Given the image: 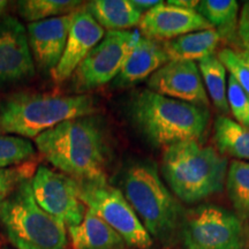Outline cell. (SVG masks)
Instances as JSON below:
<instances>
[{
  "instance_id": "obj_6",
  "label": "cell",
  "mask_w": 249,
  "mask_h": 249,
  "mask_svg": "<svg viewBox=\"0 0 249 249\" xmlns=\"http://www.w3.org/2000/svg\"><path fill=\"white\" fill-rule=\"evenodd\" d=\"M0 223L17 249H67V227L39 207L31 179L0 203Z\"/></svg>"
},
{
  "instance_id": "obj_10",
  "label": "cell",
  "mask_w": 249,
  "mask_h": 249,
  "mask_svg": "<svg viewBox=\"0 0 249 249\" xmlns=\"http://www.w3.org/2000/svg\"><path fill=\"white\" fill-rule=\"evenodd\" d=\"M31 188L39 207L67 229L82 223L87 208L79 197L76 180L40 165L31 179Z\"/></svg>"
},
{
  "instance_id": "obj_5",
  "label": "cell",
  "mask_w": 249,
  "mask_h": 249,
  "mask_svg": "<svg viewBox=\"0 0 249 249\" xmlns=\"http://www.w3.org/2000/svg\"><path fill=\"white\" fill-rule=\"evenodd\" d=\"M123 194L151 238L166 245L179 234L185 213L154 164L130 165L123 177Z\"/></svg>"
},
{
  "instance_id": "obj_8",
  "label": "cell",
  "mask_w": 249,
  "mask_h": 249,
  "mask_svg": "<svg viewBox=\"0 0 249 249\" xmlns=\"http://www.w3.org/2000/svg\"><path fill=\"white\" fill-rule=\"evenodd\" d=\"M185 249H244L240 217L219 205L203 204L183 213L179 232Z\"/></svg>"
},
{
  "instance_id": "obj_20",
  "label": "cell",
  "mask_w": 249,
  "mask_h": 249,
  "mask_svg": "<svg viewBox=\"0 0 249 249\" xmlns=\"http://www.w3.org/2000/svg\"><path fill=\"white\" fill-rule=\"evenodd\" d=\"M213 129L214 142L222 155H229L238 160H249V127L220 116L214 120Z\"/></svg>"
},
{
  "instance_id": "obj_21",
  "label": "cell",
  "mask_w": 249,
  "mask_h": 249,
  "mask_svg": "<svg viewBox=\"0 0 249 249\" xmlns=\"http://www.w3.org/2000/svg\"><path fill=\"white\" fill-rule=\"evenodd\" d=\"M197 66L211 102L213 103L218 111L227 114L230 112V107L227 103V77L225 66L214 54L201 59Z\"/></svg>"
},
{
  "instance_id": "obj_36",
  "label": "cell",
  "mask_w": 249,
  "mask_h": 249,
  "mask_svg": "<svg viewBox=\"0 0 249 249\" xmlns=\"http://www.w3.org/2000/svg\"><path fill=\"white\" fill-rule=\"evenodd\" d=\"M133 249H136V248H133Z\"/></svg>"
},
{
  "instance_id": "obj_1",
  "label": "cell",
  "mask_w": 249,
  "mask_h": 249,
  "mask_svg": "<svg viewBox=\"0 0 249 249\" xmlns=\"http://www.w3.org/2000/svg\"><path fill=\"white\" fill-rule=\"evenodd\" d=\"M35 143L49 163L76 181H107L111 149L101 117L66 120L37 136Z\"/></svg>"
},
{
  "instance_id": "obj_4",
  "label": "cell",
  "mask_w": 249,
  "mask_h": 249,
  "mask_svg": "<svg viewBox=\"0 0 249 249\" xmlns=\"http://www.w3.org/2000/svg\"><path fill=\"white\" fill-rule=\"evenodd\" d=\"M161 173L179 200L197 203L222 192L227 160L213 147L197 141H183L165 148Z\"/></svg>"
},
{
  "instance_id": "obj_33",
  "label": "cell",
  "mask_w": 249,
  "mask_h": 249,
  "mask_svg": "<svg viewBox=\"0 0 249 249\" xmlns=\"http://www.w3.org/2000/svg\"><path fill=\"white\" fill-rule=\"evenodd\" d=\"M239 55H240V58L244 60L246 64L249 66V51L248 50H245V51H241V52H238Z\"/></svg>"
},
{
  "instance_id": "obj_26",
  "label": "cell",
  "mask_w": 249,
  "mask_h": 249,
  "mask_svg": "<svg viewBox=\"0 0 249 249\" xmlns=\"http://www.w3.org/2000/svg\"><path fill=\"white\" fill-rule=\"evenodd\" d=\"M36 173V163L28 160L17 166L0 169V203L8 198L26 180L33 179Z\"/></svg>"
},
{
  "instance_id": "obj_27",
  "label": "cell",
  "mask_w": 249,
  "mask_h": 249,
  "mask_svg": "<svg viewBox=\"0 0 249 249\" xmlns=\"http://www.w3.org/2000/svg\"><path fill=\"white\" fill-rule=\"evenodd\" d=\"M227 103L236 123L249 127V97L232 75L227 77Z\"/></svg>"
},
{
  "instance_id": "obj_7",
  "label": "cell",
  "mask_w": 249,
  "mask_h": 249,
  "mask_svg": "<svg viewBox=\"0 0 249 249\" xmlns=\"http://www.w3.org/2000/svg\"><path fill=\"white\" fill-rule=\"evenodd\" d=\"M79 197L86 208L97 214L119 234L124 244L136 249L150 248L154 240L123 192L107 181H77Z\"/></svg>"
},
{
  "instance_id": "obj_34",
  "label": "cell",
  "mask_w": 249,
  "mask_h": 249,
  "mask_svg": "<svg viewBox=\"0 0 249 249\" xmlns=\"http://www.w3.org/2000/svg\"><path fill=\"white\" fill-rule=\"evenodd\" d=\"M246 48H247V49H246V50H248V51H249V45H247V46H246Z\"/></svg>"
},
{
  "instance_id": "obj_3",
  "label": "cell",
  "mask_w": 249,
  "mask_h": 249,
  "mask_svg": "<svg viewBox=\"0 0 249 249\" xmlns=\"http://www.w3.org/2000/svg\"><path fill=\"white\" fill-rule=\"evenodd\" d=\"M95 112V101L86 93L15 92L0 101V134L36 139L64 121Z\"/></svg>"
},
{
  "instance_id": "obj_29",
  "label": "cell",
  "mask_w": 249,
  "mask_h": 249,
  "mask_svg": "<svg viewBox=\"0 0 249 249\" xmlns=\"http://www.w3.org/2000/svg\"><path fill=\"white\" fill-rule=\"evenodd\" d=\"M238 35L242 43L247 46L249 45V1H246L242 6L240 17L238 18Z\"/></svg>"
},
{
  "instance_id": "obj_28",
  "label": "cell",
  "mask_w": 249,
  "mask_h": 249,
  "mask_svg": "<svg viewBox=\"0 0 249 249\" xmlns=\"http://www.w3.org/2000/svg\"><path fill=\"white\" fill-rule=\"evenodd\" d=\"M218 59L222 61L225 66L226 71H230V75H232L236 80V82L240 85L245 92L249 97V66L242 60L238 52L232 49H223L218 52Z\"/></svg>"
},
{
  "instance_id": "obj_17",
  "label": "cell",
  "mask_w": 249,
  "mask_h": 249,
  "mask_svg": "<svg viewBox=\"0 0 249 249\" xmlns=\"http://www.w3.org/2000/svg\"><path fill=\"white\" fill-rule=\"evenodd\" d=\"M67 230L74 249H124L126 246L113 229L88 209L80 225Z\"/></svg>"
},
{
  "instance_id": "obj_13",
  "label": "cell",
  "mask_w": 249,
  "mask_h": 249,
  "mask_svg": "<svg viewBox=\"0 0 249 249\" xmlns=\"http://www.w3.org/2000/svg\"><path fill=\"white\" fill-rule=\"evenodd\" d=\"M140 34L156 42H167L194 31L213 29V26L195 9L161 2L142 15Z\"/></svg>"
},
{
  "instance_id": "obj_9",
  "label": "cell",
  "mask_w": 249,
  "mask_h": 249,
  "mask_svg": "<svg viewBox=\"0 0 249 249\" xmlns=\"http://www.w3.org/2000/svg\"><path fill=\"white\" fill-rule=\"evenodd\" d=\"M140 37L138 30L107 31L71 76L74 91L82 95L116 79Z\"/></svg>"
},
{
  "instance_id": "obj_15",
  "label": "cell",
  "mask_w": 249,
  "mask_h": 249,
  "mask_svg": "<svg viewBox=\"0 0 249 249\" xmlns=\"http://www.w3.org/2000/svg\"><path fill=\"white\" fill-rule=\"evenodd\" d=\"M75 12L28 24V43L35 66L39 70L52 71L60 61Z\"/></svg>"
},
{
  "instance_id": "obj_18",
  "label": "cell",
  "mask_w": 249,
  "mask_h": 249,
  "mask_svg": "<svg viewBox=\"0 0 249 249\" xmlns=\"http://www.w3.org/2000/svg\"><path fill=\"white\" fill-rule=\"evenodd\" d=\"M220 38L216 29H208L187 34L163 43L169 60L194 61L213 54Z\"/></svg>"
},
{
  "instance_id": "obj_24",
  "label": "cell",
  "mask_w": 249,
  "mask_h": 249,
  "mask_svg": "<svg viewBox=\"0 0 249 249\" xmlns=\"http://www.w3.org/2000/svg\"><path fill=\"white\" fill-rule=\"evenodd\" d=\"M230 201L239 217H249V163L233 160L226 174Z\"/></svg>"
},
{
  "instance_id": "obj_25",
  "label": "cell",
  "mask_w": 249,
  "mask_h": 249,
  "mask_svg": "<svg viewBox=\"0 0 249 249\" xmlns=\"http://www.w3.org/2000/svg\"><path fill=\"white\" fill-rule=\"evenodd\" d=\"M34 155L35 148L28 140L17 135L0 134V169L26 163Z\"/></svg>"
},
{
  "instance_id": "obj_22",
  "label": "cell",
  "mask_w": 249,
  "mask_h": 249,
  "mask_svg": "<svg viewBox=\"0 0 249 249\" xmlns=\"http://www.w3.org/2000/svg\"><path fill=\"white\" fill-rule=\"evenodd\" d=\"M195 11L216 29L220 37H230L238 28L239 5L235 0H203Z\"/></svg>"
},
{
  "instance_id": "obj_16",
  "label": "cell",
  "mask_w": 249,
  "mask_h": 249,
  "mask_svg": "<svg viewBox=\"0 0 249 249\" xmlns=\"http://www.w3.org/2000/svg\"><path fill=\"white\" fill-rule=\"evenodd\" d=\"M169 61L163 43L141 36L127 55L119 74L113 80V86L126 88L138 85Z\"/></svg>"
},
{
  "instance_id": "obj_35",
  "label": "cell",
  "mask_w": 249,
  "mask_h": 249,
  "mask_svg": "<svg viewBox=\"0 0 249 249\" xmlns=\"http://www.w3.org/2000/svg\"><path fill=\"white\" fill-rule=\"evenodd\" d=\"M5 249H11V248H5Z\"/></svg>"
},
{
  "instance_id": "obj_2",
  "label": "cell",
  "mask_w": 249,
  "mask_h": 249,
  "mask_svg": "<svg viewBox=\"0 0 249 249\" xmlns=\"http://www.w3.org/2000/svg\"><path fill=\"white\" fill-rule=\"evenodd\" d=\"M128 114L138 132L155 147L167 148L183 141H203L210 114L208 107L178 101L149 89L136 91Z\"/></svg>"
},
{
  "instance_id": "obj_11",
  "label": "cell",
  "mask_w": 249,
  "mask_h": 249,
  "mask_svg": "<svg viewBox=\"0 0 249 249\" xmlns=\"http://www.w3.org/2000/svg\"><path fill=\"white\" fill-rule=\"evenodd\" d=\"M27 28L17 18H0V87L26 81L35 74Z\"/></svg>"
},
{
  "instance_id": "obj_12",
  "label": "cell",
  "mask_w": 249,
  "mask_h": 249,
  "mask_svg": "<svg viewBox=\"0 0 249 249\" xmlns=\"http://www.w3.org/2000/svg\"><path fill=\"white\" fill-rule=\"evenodd\" d=\"M148 87L151 91L166 97L198 107H209V98L195 61L166 62L149 77Z\"/></svg>"
},
{
  "instance_id": "obj_30",
  "label": "cell",
  "mask_w": 249,
  "mask_h": 249,
  "mask_svg": "<svg viewBox=\"0 0 249 249\" xmlns=\"http://www.w3.org/2000/svg\"><path fill=\"white\" fill-rule=\"evenodd\" d=\"M130 2H132L134 7L138 9L139 12L144 14L148 11L156 7V6L161 4L163 1H158V0H130Z\"/></svg>"
},
{
  "instance_id": "obj_32",
  "label": "cell",
  "mask_w": 249,
  "mask_h": 249,
  "mask_svg": "<svg viewBox=\"0 0 249 249\" xmlns=\"http://www.w3.org/2000/svg\"><path fill=\"white\" fill-rule=\"evenodd\" d=\"M8 5V1H6V0H0V18L6 17V12H7Z\"/></svg>"
},
{
  "instance_id": "obj_19",
  "label": "cell",
  "mask_w": 249,
  "mask_h": 249,
  "mask_svg": "<svg viewBox=\"0 0 249 249\" xmlns=\"http://www.w3.org/2000/svg\"><path fill=\"white\" fill-rule=\"evenodd\" d=\"M85 6L99 26L107 31L129 29L140 23L143 15L130 0H92Z\"/></svg>"
},
{
  "instance_id": "obj_31",
  "label": "cell",
  "mask_w": 249,
  "mask_h": 249,
  "mask_svg": "<svg viewBox=\"0 0 249 249\" xmlns=\"http://www.w3.org/2000/svg\"><path fill=\"white\" fill-rule=\"evenodd\" d=\"M167 4L178 6V7L182 8L195 9L196 6L198 4V1H196V0H170V1H167Z\"/></svg>"
},
{
  "instance_id": "obj_14",
  "label": "cell",
  "mask_w": 249,
  "mask_h": 249,
  "mask_svg": "<svg viewBox=\"0 0 249 249\" xmlns=\"http://www.w3.org/2000/svg\"><path fill=\"white\" fill-rule=\"evenodd\" d=\"M105 36L104 28L97 23L83 5L74 13L70 34L60 61L51 71L54 82L70 79L77 66Z\"/></svg>"
},
{
  "instance_id": "obj_23",
  "label": "cell",
  "mask_w": 249,
  "mask_h": 249,
  "mask_svg": "<svg viewBox=\"0 0 249 249\" xmlns=\"http://www.w3.org/2000/svg\"><path fill=\"white\" fill-rule=\"evenodd\" d=\"M83 6L79 0H21L18 2L20 17L29 23L58 18L77 11Z\"/></svg>"
}]
</instances>
